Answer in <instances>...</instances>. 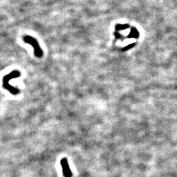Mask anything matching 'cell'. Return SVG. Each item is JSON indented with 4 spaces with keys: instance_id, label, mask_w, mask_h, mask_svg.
I'll use <instances>...</instances> for the list:
<instances>
[{
    "instance_id": "cell-1",
    "label": "cell",
    "mask_w": 177,
    "mask_h": 177,
    "mask_svg": "<svg viewBox=\"0 0 177 177\" xmlns=\"http://www.w3.org/2000/svg\"><path fill=\"white\" fill-rule=\"evenodd\" d=\"M21 75V73L18 70H13L9 74L5 75L3 78V87L4 88L9 91L13 94H17L19 93V90L15 88L9 84V81L13 79L19 78Z\"/></svg>"
},
{
    "instance_id": "cell-2",
    "label": "cell",
    "mask_w": 177,
    "mask_h": 177,
    "mask_svg": "<svg viewBox=\"0 0 177 177\" xmlns=\"http://www.w3.org/2000/svg\"><path fill=\"white\" fill-rule=\"evenodd\" d=\"M23 40L25 43H28V44L31 45L34 48V55L37 57V58H42L43 56V52L42 50V49L40 48L39 43H38L37 41L33 37L29 36V35H25L23 37Z\"/></svg>"
},
{
    "instance_id": "cell-3",
    "label": "cell",
    "mask_w": 177,
    "mask_h": 177,
    "mask_svg": "<svg viewBox=\"0 0 177 177\" xmlns=\"http://www.w3.org/2000/svg\"><path fill=\"white\" fill-rule=\"evenodd\" d=\"M61 165L62 166V172L64 177H72V173L70 169V166L66 158H62L61 160Z\"/></svg>"
}]
</instances>
